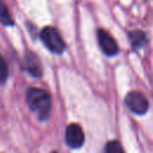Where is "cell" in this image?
<instances>
[{"label": "cell", "mask_w": 153, "mask_h": 153, "mask_svg": "<svg viewBox=\"0 0 153 153\" xmlns=\"http://www.w3.org/2000/svg\"><path fill=\"white\" fill-rule=\"evenodd\" d=\"M105 153H124L121 143L117 140H111L106 143L105 148H104Z\"/></svg>", "instance_id": "9"}, {"label": "cell", "mask_w": 153, "mask_h": 153, "mask_svg": "<svg viewBox=\"0 0 153 153\" xmlns=\"http://www.w3.org/2000/svg\"><path fill=\"white\" fill-rule=\"evenodd\" d=\"M124 102L128 109L136 115H143L148 110V100L140 91H130L126 96Z\"/></svg>", "instance_id": "3"}, {"label": "cell", "mask_w": 153, "mask_h": 153, "mask_svg": "<svg viewBox=\"0 0 153 153\" xmlns=\"http://www.w3.org/2000/svg\"><path fill=\"white\" fill-rule=\"evenodd\" d=\"M26 102L31 111H33L41 121L48 120L51 110V97L45 90L30 87L26 91Z\"/></svg>", "instance_id": "1"}, {"label": "cell", "mask_w": 153, "mask_h": 153, "mask_svg": "<svg viewBox=\"0 0 153 153\" xmlns=\"http://www.w3.org/2000/svg\"><path fill=\"white\" fill-rule=\"evenodd\" d=\"M24 68L31 76H35V78H39L43 74L39 59L37 57L36 54L31 51H27L24 56Z\"/></svg>", "instance_id": "6"}, {"label": "cell", "mask_w": 153, "mask_h": 153, "mask_svg": "<svg viewBox=\"0 0 153 153\" xmlns=\"http://www.w3.org/2000/svg\"><path fill=\"white\" fill-rule=\"evenodd\" d=\"M39 37L43 42V44L47 47L48 50H50L54 54H61L63 53L66 44L60 35V32L57 31V29H55L54 26H45L42 29Z\"/></svg>", "instance_id": "2"}, {"label": "cell", "mask_w": 153, "mask_h": 153, "mask_svg": "<svg viewBox=\"0 0 153 153\" xmlns=\"http://www.w3.org/2000/svg\"><path fill=\"white\" fill-rule=\"evenodd\" d=\"M51 153H57V152H55V151H54V152H51Z\"/></svg>", "instance_id": "11"}, {"label": "cell", "mask_w": 153, "mask_h": 153, "mask_svg": "<svg viewBox=\"0 0 153 153\" xmlns=\"http://www.w3.org/2000/svg\"><path fill=\"white\" fill-rule=\"evenodd\" d=\"M0 22L6 26H12L14 24L11 12H10L7 5L4 2V0H0Z\"/></svg>", "instance_id": "8"}, {"label": "cell", "mask_w": 153, "mask_h": 153, "mask_svg": "<svg viewBox=\"0 0 153 153\" xmlns=\"http://www.w3.org/2000/svg\"><path fill=\"white\" fill-rule=\"evenodd\" d=\"M8 78V67L6 60L0 55V84H5Z\"/></svg>", "instance_id": "10"}, {"label": "cell", "mask_w": 153, "mask_h": 153, "mask_svg": "<svg viewBox=\"0 0 153 153\" xmlns=\"http://www.w3.org/2000/svg\"><path fill=\"white\" fill-rule=\"evenodd\" d=\"M65 141L71 148H79L85 142V134L78 123H71L66 128Z\"/></svg>", "instance_id": "4"}, {"label": "cell", "mask_w": 153, "mask_h": 153, "mask_svg": "<svg viewBox=\"0 0 153 153\" xmlns=\"http://www.w3.org/2000/svg\"><path fill=\"white\" fill-rule=\"evenodd\" d=\"M129 41H130L133 48L139 49V48H141V47H143L146 44L147 36H146V33L143 31L135 30V31H131L129 33Z\"/></svg>", "instance_id": "7"}, {"label": "cell", "mask_w": 153, "mask_h": 153, "mask_svg": "<svg viewBox=\"0 0 153 153\" xmlns=\"http://www.w3.org/2000/svg\"><path fill=\"white\" fill-rule=\"evenodd\" d=\"M97 37H98L99 47L104 54H106L108 56H114L118 53V44L108 31H105L103 29L98 30Z\"/></svg>", "instance_id": "5"}]
</instances>
